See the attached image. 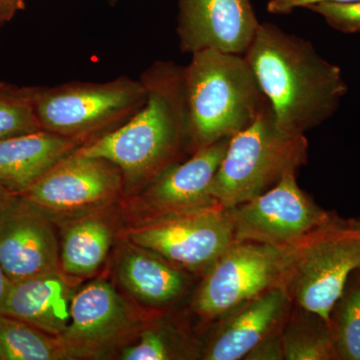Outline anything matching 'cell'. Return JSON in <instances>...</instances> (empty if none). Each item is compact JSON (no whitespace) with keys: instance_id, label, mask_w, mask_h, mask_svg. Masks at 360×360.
Instances as JSON below:
<instances>
[{"instance_id":"1","label":"cell","mask_w":360,"mask_h":360,"mask_svg":"<svg viewBox=\"0 0 360 360\" xmlns=\"http://www.w3.org/2000/svg\"><path fill=\"white\" fill-rule=\"evenodd\" d=\"M141 79L148 90L141 110L117 129L75 149L115 163L122 170L125 193H139L189 153L184 66L156 61Z\"/></svg>"},{"instance_id":"2","label":"cell","mask_w":360,"mask_h":360,"mask_svg":"<svg viewBox=\"0 0 360 360\" xmlns=\"http://www.w3.org/2000/svg\"><path fill=\"white\" fill-rule=\"evenodd\" d=\"M245 58L284 134L305 135L340 108L347 85L309 40L260 22Z\"/></svg>"},{"instance_id":"3","label":"cell","mask_w":360,"mask_h":360,"mask_svg":"<svg viewBox=\"0 0 360 360\" xmlns=\"http://www.w3.org/2000/svg\"><path fill=\"white\" fill-rule=\"evenodd\" d=\"M189 153L250 127L269 104L243 56L194 52L184 66Z\"/></svg>"},{"instance_id":"4","label":"cell","mask_w":360,"mask_h":360,"mask_svg":"<svg viewBox=\"0 0 360 360\" xmlns=\"http://www.w3.org/2000/svg\"><path fill=\"white\" fill-rule=\"evenodd\" d=\"M307 158L305 135L284 134L269 103L250 127L231 136L210 195L217 205L234 207L269 191L286 172H297Z\"/></svg>"},{"instance_id":"5","label":"cell","mask_w":360,"mask_h":360,"mask_svg":"<svg viewBox=\"0 0 360 360\" xmlns=\"http://www.w3.org/2000/svg\"><path fill=\"white\" fill-rule=\"evenodd\" d=\"M141 78L120 77L106 82H73L35 90V111L41 129L80 146L124 124L146 103Z\"/></svg>"},{"instance_id":"6","label":"cell","mask_w":360,"mask_h":360,"mask_svg":"<svg viewBox=\"0 0 360 360\" xmlns=\"http://www.w3.org/2000/svg\"><path fill=\"white\" fill-rule=\"evenodd\" d=\"M360 269V226L335 215L295 243L281 285L295 307L330 323L349 277Z\"/></svg>"},{"instance_id":"7","label":"cell","mask_w":360,"mask_h":360,"mask_svg":"<svg viewBox=\"0 0 360 360\" xmlns=\"http://www.w3.org/2000/svg\"><path fill=\"white\" fill-rule=\"evenodd\" d=\"M127 238L179 269L203 274L236 243L229 210L219 205L144 220Z\"/></svg>"},{"instance_id":"8","label":"cell","mask_w":360,"mask_h":360,"mask_svg":"<svg viewBox=\"0 0 360 360\" xmlns=\"http://www.w3.org/2000/svg\"><path fill=\"white\" fill-rule=\"evenodd\" d=\"M293 245L234 243L205 272L194 298V309L206 319H219L238 305L281 285Z\"/></svg>"},{"instance_id":"9","label":"cell","mask_w":360,"mask_h":360,"mask_svg":"<svg viewBox=\"0 0 360 360\" xmlns=\"http://www.w3.org/2000/svg\"><path fill=\"white\" fill-rule=\"evenodd\" d=\"M236 243L290 245L328 224L335 213L322 210L298 186L296 170L245 203L229 208Z\"/></svg>"},{"instance_id":"10","label":"cell","mask_w":360,"mask_h":360,"mask_svg":"<svg viewBox=\"0 0 360 360\" xmlns=\"http://www.w3.org/2000/svg\"><path fill=\"white\" fill-rule=\"evenodd\" d=\"M141 328L115 286L96 279L75 292L70 323L58 338L68 359H104L129 345Z\"/></svg>"},{"instance_id":"11","label":"cell","mask_w":360,"mask_h":360,"mask_svg":"<svg viewBox=\"0 0 360 360\" xmlns=\"http://www.w3.org/2000/svg\"><path fill=\"white\" fill-rule=\"evenodd\" d=\"M123 193L124 179L115 163L75 150L21 194L56 220L103 210Z\"/></svg>"},{"instance_id":"12","label":"cell","mask_w":360,"mask_h":360,"mask_svg":"<svg viewBox=\"0 0 360 360\" xmlns=\"http://www.w3.org/2000/svg\"><path fill=\"white\" fill-rule=\"evenodd\" d=\"M0 264L11 283L61 270L56 220L22 194L0 210Z\"/></svg>"},{"instance_id":"13","label":"cell","mask_w":360,"mask_h":360,"mask_svg":"<svg viewBox=\"0 0 360 360\" xmlns=\"http://www.w3.org/2000/svg\"><path fill=\"white\" fill-rule=\"evenodd\" d=\"M184 53L214 49L245 56L260 22L251 0H177Z\"/></svg>"},{"instance_id":"14","label":"cell","mask_w":360,"mask_h":360,"mask_svg":"<svg viewBox=\"0 0 360 360\" xmlns=\"http://www.w3.org/2000/svg\"><path fill=\"white\" fill-rule=\"evenodd\" d=\"M231 139H220L195 151L189 160L167 168L139 191L134 205L139 222L217 205L210 195V186Z\"/></svg>"},{"instance_id":"15","label":"cell","mask_w":360,"mask_h":360,"mask_svg":"<svg viewBox=\"0 0 360 360\" xmlns=\"http://www.w3.org/2000/svg\"><path fill=\"white\" fill-rule=\"evenodd\" d=\"M292 304L283 286L277 285L238 305L220 317L202 359H245L262 340L283 330Z\"/></svg>"},{"instance_id":"16","label":"cell","mask_w":360,"mask_h":360,"mask_svg":"<svg viewBox=\"0 0 360 360\" xmlns=\"http://www.w3.org/2000/svg\"><path fill=\"white\" fill-rule=\"evenodd\" d=\"M68 277L60 270L11 283L0 314L58 338L70 323L75 295Z\"/></svg>"},{"instance_id":"17","label":"cell","mask_w":360,"mask_h":360,"mask_svg":"<svg viewBox=\"0 0 360 360\" xmlns=\"http://www.w3.org/2000/svg\"><path fill=\"white\" fill-rule=\"evenodd\" d=\"M79 146L77 142L44 129L0 141V184L14 194L25 193Z\"/></svg>"},{"instance_id":"18","label":"cell","mask_w":360,"mask_h":360,"mask_svg":"<svg viewBox=\"0 0 360 360\" xmlns=\"http://www.w3.org/2000/svg\"><path fill=\"white\" fill-rule=\"evenodd\" d=\"M116 278L132 298L149 307L174 302L188 285L184 269L131 243L118 255Z\"/></svg>"},{"instance_id":"19","label":"cell","mask_w":360,"mask_h":360,"mask_svg":"<svg viewBox=\"0 0 360 360\" xmlns=\"http://www.w3.org/2000/svg\"><path fill=\"white\" fill-rule=\"evenodd\" d=\"M98 212L65 219L59 238V262L61 271L68 276H92L110 255L115 229Z\"/></svg>"},{"instance_id":"20","label":"cell","mask_w":360,"mask_h":360,"mask_svg":"<svg viewBox=\"0 0 360 360\" xmlns=\"http://www.w3.org/2000/svg\"><path fill=\"white\" fill-rule=\"evenodd\" d=\"M281 338L285 360L338 359L330 323L300 307L291 310Z\"/></svg>"},{"instance_id":"21","label":"cell","mask_w":360,"mask_h":360,"mask_svg":"<svg viewBox=\"0 0 360 360\" xmlns=\"http://www.w3.org/2000/svg\"><path fill=\"white\" fill-rule=\"evenodd\" d=\"M68 359L58 336L0 314V360Z\"/></svg>"},{"instance_id":"22","label":"cell","mask_w":360,"mask_h":360,"mask_svg":"<svg viewBox=\"0 0 360 360\" xmlns=\"http://www.w3.org/2000/svg\"><path fill=\"white\" fill-rule=\"evenodd\" d=\"M336 356L360 360V269L352 274L330 319Z\"/></svg>"},{"instance_id":"23","label":"cell","mask_w":360,"mask_h":360,"mask_svg":"<svg viewBox=\"0 0 360 360\" xmlns=\"http://www.w3.org/2000/svg\"><path fill=\"white\" fill-rule=\"evenodd\" d=\"M120 350L122 360H170L193 359L188 340L167 323L142 326L137 335Z\"/></svg>"},{"instance_id":"24","label":"cell","mask_w":360,"mask_h":360,"mask_svg":"<svg viewBox=\"0 0 360 360\" xmlns=\"http://www.w3.org/2000/svg\"><path fill=\"white\" fill-rule=\"evenodd\" d=\"M35 90L0 82V141L41 129L35 111Z\"/></svg>"},{"instance_id":"25","label":"cell","mask_w":360,"mask_h":360,"mask_svg":"<svg viewBox=\"0 0 360 360\" xmlns=\"http://www.w3.org/2000/svg\"><path fill=\"white\" fill-rule=\"evenodd\" d=\"M330 27L343 33L360 32V0L349 2H321L309 6Z\"/></svg>"},{"instance_id":"26","label":"cell","mask_w":360,"mask_h":360,"mask_svg":"<svg viewBox=\"0 0 360 360\" xmlns=\"http://www.w3.org/2000/svg\"><path fill=\"white\" fill-rule=\"evenodd\" d=\"M283 331V330H281ZM281 331L262 340L246 355L245 360H283V345Z\"/></svg>"},{"instance_id":"27","label":"cell","mask_w":360,"mask_h":360,"mask_svg":"<svg viewBox=\"0 0 360 360\" xmlns=\"http://www.w3.org/2000/svg\"><path fill=\"white\" fill-rule=\"evenodd\" d=\"M356 0H269L267 11L271 14H288L296 8H309L321 2H349Z\"/></svg>"},{"instance_id":"28","label":"cell","mask_w":360,"mask_h":360,"mask_svg":"<svg viewBox=\"0 0 360 360\" xmlns=\"http://www.w3.org/2000/svg\"><path fill=\"white\" fill-rule=\"evenodd\" d=\"M22 9H25V0H0V26L13 20Z\"/></svg>"},{"instance_id":"29","label":"cell","mask_w":360,"mask_h":360,"mask_svg":"<svg viewBox=\"0 0 360 360\" xmlns=\"http://www.w3.org/2000/svg\"><path fill=\"white\" fill-rule=\"evenodd\" d=\"M11 279L6 276V271L0 264V311H1L6 296L8 295L9 288L11 286Z\"/></svg>"},{"instance_id":"30","label":"cell","mask_w":360,"mask_h":360,"mask_svg":"<svg viewBox=\"0 0 360 360\" xmlns=\"http://www.w3.org/2000/svg\"><path fill=\"white\" fill-rule=\"evenodd\" d=\"M13 195L14 193H11L8 189H6V187L0 184V210H2V207L8 202L9 200H11Z\"/></svg>"},{"instance_id":"31","label":"cell","mask_w":360,"mask_h":360,"mask_svg":"<svg viewBox=\"0 0 360 360\" xmlns=\"http://www.w3.org/2000/svg\"><path fill=\"white\" fill-rule=\"evenodd\" d=\"M108 1H110L111 4H115L118 0H108Z\"/></svg>"},{"instance_id":"32","label":"cell","mask_w":360,"mask_h":360,"mask_svg":"<svg viewBox=\"0 0 360 360\" xmlns=\"http://www.w3.org/2000/svg\"><path fill=\"white\" fill-rule=\"evenodd\" d=\"M355 221H356V224H359L360 226V219H355Z\"/></svg>"}]
</instances>
